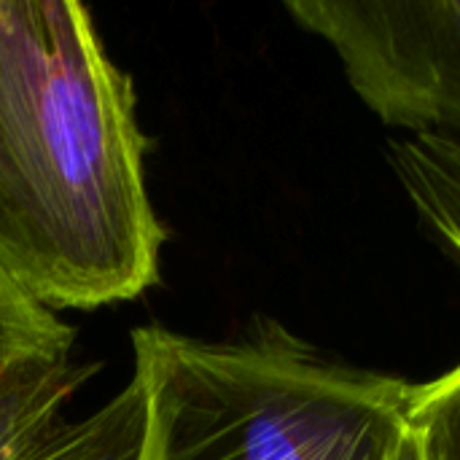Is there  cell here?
<instances>
[{
    "label": "cell",
    "instance_id": "4",
    "mask_svg": "<svg viewBox=\"0 0 460 460\" xmlns=\"http://www.w3.org/2000/svg\"><path fill=\"white\" fill-rule=\"evenodd\" d=\"M73 329L0 270V415L70 367Z\"/></svg>",
    "mask_w": 460,
    "mask_h": 460
},
{
    "label": "cell",
    "instance_id": "1",
    "mask_svg": "<svg viewBox=\"0 0 460 460\" xmlns=\"http://www.w3.org/2000/svg\"><path fill=\"white\" fill-rule=\"evenodd\" d=\"M132 78L73 0H0V270L54 310L137 299L167 240Z\"/></svg>",
    "mask_w": 460,
    "mask_h": 460
},
{
    "label": "cell",
    "instance_id": "3",
    "mask_svg": "<svg viewBox=\"0 0 460 460\" xmlns=\"http://www.w3.org/2000/svg\"><path fill=\"white\" fill-rule=\"evenodd\" d=\"M388 127L460 143V0H288Z\"/></svg>",
    "mask_w": 460,
    "mask_h": 460
},
{
    "label": "cell",
    "instance_id": "5",
    "mask_svg": "<svg viewBox=\"0 0 460 460\" xmlns=\"http://www.w3.org/2000/svg\"><path fill=\"white\" fill-rule=\"evenodd\" d=\"M385 148L420 224L460 264V143L412 135L388 140Z\"/></svg>",
    "mask_w": 460,
    "mask_h": 460
},
{
    "label": "cell",
    "instance_id": "7",
    "mask_svg": "<svg viewBox=\"0 0 460 460\" xmlns=\"http://www.w3.org/2000/svg\"><path fill=\"white\" fill-rule=\"evenodd\" d=\"M410 426L420 439L423 460H460V364L415 385Z\"/></svg>",
    "mask_w": 460,
    "mask_h": 460
},
{
    "label": "cell",
    "instance_id": "6",
    "mask_svg": "<svg viewBox=\"0 0 460 460\" xmlns=\"http://www.w3.org/2000/svg\"><path fill=\"white\" fill-rule=\"evenodd\" d=\"M0 460H119L84 423L43 410H19L0 420Z\"/></svg>",
    "mask_w": 460,
    "mask_h": 460
},
{
    "label": "cell",
    "instance_id": "2",
    "mask_svg": "<svg viewBox=\"0 0 460 460\" xmlns=\"http://www.w3.org/2000/svg\"><path fill=\"white\" fill-rule=\"evenodd\" d=\"M137 460H394L415 385L348 364L272 318L229 340L132 332Z\"/></svg>",
    "mask_w": 460,
    "mask_h": 460
},
{
    "label": "cell",
    "instance_id": "8",
    "mask_svg": "<svg viewBox=\"0 0 460 460\" xmlns=\"http://www.w3.org/2000/svg\"><path fill=\"white\" fill-rule=\"evenodd\" d=\"M394 460H423L420 439H418L415 429L410 426V420H407L404 437H402V442H399V450H396V458Z\"/></svg>",
    "mask_w": 460,
    "mask_h": 460
}]
</instances>
